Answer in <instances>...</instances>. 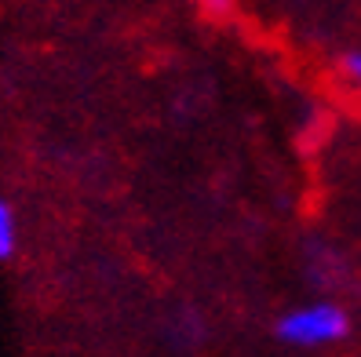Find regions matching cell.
Listing matches in <instances>:
<instances>
[{
    "mask_svg": "<svg viewBox=\"0 0 361 357\" xmlns=\"http://www.w3.org/2000/svg\"><path fill=\"white\" fill-rule=\"evenodd\" d=\"M347 335H350V310L339 299H325V296L300 303V306H288L274 321V339L285 346H295V350L336 346Z\"/></svg>",
    "mask_w": 361,
    "mask_h": 357,
    "instance_id": "6da1fadb",
    "label": "cell"
},
{
    "mask_svg": "<svg viewBox=\"0 0 361 357\" xmlns=\"http://www.w3.org/2000/svg\"><path fill=\"white\" fill-rule=\"evenodd\" d=\"M303 274L325 299H332V292L347 284L350 266L343 259V251L332 248L329 241H307L303 244Z\"/></svg>",
    "mask_w": 361,
    "mask_h": 357,
    "instance_id": "7a4b0ae2",
    "label": "cell"
},
{
    "mask_svg": "<svg viewBox=\"0 0 361 357\" xmlns=\"http://www.w3.org/2000/svg\"><path fill=\"white\" fill-rule=\"evenodd\" d=\"M168 335H172V343L179 346V350H190V346H197L204 335H208V325H204V318L197 310H190V306H183L172 321H168Z\"/></svg>",
    "mask_w": 361,
    "mask_h": 357,
    "instance_id": "3957f363",
    "label": "cell"
},
{
    "mask_svg": "<svg viewBox=\"0 0 361 357\" xmlns=\"http://www.w3.org/2000/svg\"><path fill=\"white\" fill-rule=\"evenodd\" d=\"M15 251H18V212H15V204L0 194V263L15 259Z\"/></svg>",
    "mask_w": 361,
    "mask_h": 357,
    "instance_id": "277c9868",
    "label": "cell"
},
{
    "mask_svg": "<svg viewBox=\"0 0 361 357\" xmlns=\"http://www.w3.org/2000/svg\"><path fill=\"white\" fill-rule=\"evenodd\" d=\"M339 73H343V77L354 84V88L361 92V51H357V48L339 55Z\"/></svg>",
    "mask_w": 361,
    "mask_h": 357,
    "instance_id": "5b68a950",
    "label": "cell"
}]
</instances>
